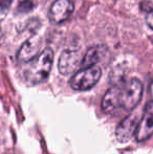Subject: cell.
Listing matches in <instances>:
<instances>
[{
    "instance_id": "4",
    "label": "cell",
    "mask_w": 153,
    "mask_h": 154,
    "mask_svg": "<svg viewBox=\"0 0 153 154\" xmlns=\"http://www.w3.org/2000/svg\"><path fill=\"white\" fill-rule=\"evenodd\" d=\"M83 59L80 49L68 48L62 51L58 62L59 72L63 75H67L75 72L77 68L81 67V62Z\"/></svg>"
},
{
    "instance_id": "1",
    "label": "cell",
    "mask_w": 153,
    "mask_h": 154,
    "mask_svg": "<svg viewBox=\"0 0 153 154\" xmlns=\"http://www.w3.org/2000/svg\"><path fill=\"white\" fill-rule=\"evenodd\" d=\"M143 95V84L136 78L128 81H118L111 86L102 99L103 111L109 116L129 112L134 109Z\"/></svg>"
},
{
    "instance_id": "7",
    "label": "cell",
    "mask_w": 153,
    "mask_h": 154,
    "mask_svg": "<svg viewBox=\"0 0 153 154\" xmlns=\"http://www.w3.org/2000/svg\"><path fill=\"white\" fill-rule=\"evenodd\" d=\"M74 10L75 4L72 0H56L49 8V20L56 24H60L69 18Z\"/></svg>"
},
{
    "instance_id": "10",
    "label": "cell",
    "mask_w": 153,
    "mask_h": 154,
    "mask_svg": "<svg viewBox=\"0 0 153 154\" xmlns=\"http://www.w3.org/2000/svg\"><path fill=\"white\" fill-rule=\"evenodd\" d=\"M12 3H13V0H0V23L6 17Z\"/></svg>"
},
{
    "instance_id": "6",
    "label": "cell",
    "mask_w": 153,
    "mask_h": 154,
    "mask_svg": "<svg viewBox=\"0 0 153 154\" xmlns=\"http://www.w3.org/2000/svg\"><path fill=\"white\" fill-rule=\"evenodd\" d=\"M153 134V100L149 101L144 108L143 116L139 120L135 138L137 142H145Z\"/></svg>"
},
{
    "instance_id": "2",
    "label": "cell",
    "mask_w": 153,
    "mask_h": 154,
    "mask_svg": "<svg viewBox=\"0 0 153 154\" xmlns=\"http://www.w3.org/2000/svg\"><path fill=\"white\" fill-rule=\"evenodd\" d=\"M54 61V51L50 47H46L40 54L29 62V66L24 70V80L31 85H37L48 78Z\"/></svg>"
},
{
    "instance_id": "3",
    "label": "cell",
    "mask_w": 153,
    "mask_h": 154,
    "mask_svg": "<svg viewBox=\"0 0 153 154\" xmlns=\"http://www.w3.org/2000/svg\"><path fill=\"white\" fill-rule=\"evenodd\" d=\"M101 75H102V70L96 65L81 68L74 73L69 81V85L72 89L77 91L89 90L93 86H96Z\"/></svg>"
},
{
    "instance_id": "11",
    "label": "cell",
    "mask_w": 153,
    "mask_h": 154,
    "mask_svg": "<svg viewBox=\"0 0 153 154\" xmlns=\"http://www.w3.org/2000/svg\"><path fill=\"white\" fill-rule=\"evenodd\" d=\"M139 8H141V10L143 11V12H146V13L152 12L153 11V0H144V1H142Z\"/></svg>"
},
{
    "instance_id": "8",
    "label": "cell",
    "mask_w": 153,
    "mask_h": 154,
    "mask_svg": "<svg viewBox=\"0 0 153 154\" xmlns=\"http://www.w3.org/2000/svg\"><path fill=\"white\" fill-rule=\"evenodd\" d=\"M41 39L38 36L34 35L21 45L18 54H17V60L20 63H29L39 55Z\"/></svg>"
},
{
    "instance_id": "14",
    "label": "cell",
    "mask_w": 153,
    "mask_h": 154,
    "mask_svg": "<svg viewBox=\"0 0 153 154\" xmlns=\"http://www.w3.org/2000/svg\"><path fill=\"white\" fill-rule=\"evenodd\" d=\"M150 93H151V95L153 97V81H152V83L150 84Z\"/></svg>"
},
{
    "instance_id": "5",
    "label": "cell",
    "mask_w": 153,
    "mask_h": 154,
    "mask_svg": "<svg viewBox=\"0 0 153 154\" xmlns=\"http://www.w3.org/2000/svg\"><path fill=\"white\" fill-rule=\"evenodd\" d=\"M139 116L137 113H130L118 125L115 129V137L118 143L129 142L132 137H135L137 127L139 124Z\"/></svg>"
},
{
    "instance_id": "12",
    "label": "cell",
    "mask_w": 153,
    "mask_h": 154,
    "mask_svg": "<svg viewBox=\"0 0 153 154\" xmlns=\"http://www.w3.org/2000/svg\"><path fill=\"white\" fill-rule=\"evenodd\" d=\"M146 23H147V25L150 29H153V11L147 13V15H146Z\"/></svg>"
},
{
    "instance_id": "13",
    "label": "cell",
    "mask_w": 153,
    "mask_h": 154,
    "mask_svg": "<svg viewBox=\"0 0 153 154\" xmlns=\"http://www.w3.org/2000/svg\"><path fill=\"white\" fill-rule=\"evenodd\" d=\"M3 41H4V32L1 29V27H0V45L3 43Z\"/></svg>"
},
{
    "instance_id": "9",
    "label": "cell",
    "mask_w": 153,
    "mask_h": 154,
    "mask_svg": "<svg viewBox=\"0 0 153 154\" xmlns=\"http://www.w3.org/2000/svg\"><path fill=\"white\" fill-rule=\"evenodd\" d=\"M106 53L107 48L104 45H96V46L89 47L86 51V53L83 55V59H82L81 62V68L96 65L103 59V57L106 55Z\"/></svg>"
}]
</instances>
